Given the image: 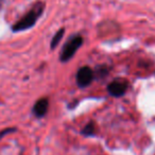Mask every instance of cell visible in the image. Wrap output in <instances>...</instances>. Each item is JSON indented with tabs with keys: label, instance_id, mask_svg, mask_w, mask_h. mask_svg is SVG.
Returning a JSON list of instances; mask_svg holds the SVG:
<instances>
[{
	"label": "cell",
	"instance_id": "cell-6",
	"mask_svg": "<svg viewBox=\"0 0 155 155\" xmlns=\"http://www.w3.org/2000/svg\"><path fill=\"white\" fill-rule=\"evenodd\" d=\"M64 32H65L64 29H61V30H58V32L55 33V35H54L53 38H52V41H51V49H54V48L60 44L61 39H62L63 36H64Z\"/></svg>",
	"mask_w": 155,
	"mask_h": 155
},
{
	"label": "cell",
	"instance_id": "cell-5",
	"mask_svg": "<svg viewBox=\"0 0 155 155\" xmlns=\"http://www.w3.org/2000/svg\"><path fill=\"white\" fill-rule=\"evenodd\" d=\"M49 107V101H48L47 98H41L39 99L36 103L33 106V112L36 115L37 117H43L46 115Z\"/></svg>",
	"mask_w": 155,
	"mask_h": 155
},
{
	"label": "cell",
	"instance_id": "cell-4",
	"mask_svg": "<svg viewBox=\"0 0 155 155\" xmlns=\"http://www.w3.org/2000/svg\"><path fill=\"white\" fill-rule=\"evenodd\" d=\"M127 89V83L123 80H116L112 82L107 87V91L110 95L113 97H120L123 96Z\"/></svg>",
	"mask_w": 155,
	"mask_h": 155
},
{
	"label": "cell",
	"instance_id": "cell-7",
	"mask_svg": "<svg viewBox=\"0 0 155 155\" xmlns=\"http://www.w3.org/2000/svg\"><path fill=\"white\" fill-rule=\"evenodd\" d=\"M83 133L86 134V135H91V134L95 133V124L94 123H89L85 127V129L83 130Z\"/></svg>",
	"mask_w": 155,
	"mask_h": 155
},
{
	"label": "cell",
	"instance_id": "cell-1",
	"mask_svg": "<svg viewBox=\"0 0 155 155\" xmlns=\"http://www.w3.org/2000/svg\"><path fill=\"white\" fill-rule=\"evenodd\" d=\"M44 12V5L41 2H38L33 7L29 13H27L20 20H18L13 27V31L19 32V31H25L32 28L35 25V22L38 20L41 15Z\"/></svg>",
	"mask_w": 155,
	"mask_h": 155
},
{
	"label": "cell",
	"instance_id": "cell-2",
	"mask_svg": "<svg viewBox=\"0 0 155 155\" xmlns=\"http://www.w3.org/2000/svg\"><path fill=\"white\" fill-rule=\"evenodd\" d=\"M83 44V38L81 36H74L64 46L62 50V53L60 55V60L62 62H67L69 61L73 55L75 54V52L78 51V49L82 46Z\"/></svg>",
	"mask_w": 155,
	"mask_h": 155
},
{
	"label": "cell",
	"instance_id": "cell-3",
	"mask_svg": "<svg viewBox=\"0 0 155 155\" xmlns=\"http://www.w3.org/2000/svg\"><path fill=\"white\" fill-rule=\"evenodd\" d=\"M94 80V71L89 67L84 66L79 69L77 73V83L80 87L89 85Z\"/></svg>",
	"mask_w": 155,
	"mask_h": 155
}]
</instances>
